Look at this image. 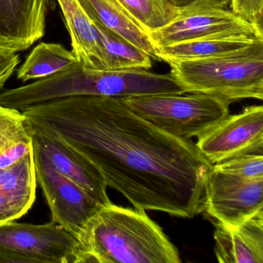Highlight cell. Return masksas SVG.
<instances>
[{
  "instance_id": "6da1fadb",
  "label": "cell",
  "mask_w": 263,
  "mask_h": 263,
  "mask_svg": "<svg viewBox=\"0 0 263 263\" xmlns=\"http://www.w3.org/2000/svg\"><path fill=\"white\" fill-rule=\"evenodd\" d=\"M22 113L30 124L58 135L91 161L107 187L135 209L185 218L201 212L213 164L191 140L143 119L122 98L68 97Z\"/></svg>"
},
{
  "instance_id": "7a4b0ae2",
  "label": "cell",
  "mask_w": 263,
  "mask_h": 263,
  "mask_svg": "<svg viewBox=\"0 0 263 263\" xmlns=\"http://www.w3.org/2000/svg\"><path fill=\"white\" fill-rule=\"evenodd\" d=\"M78 239L86 262L179 263V252L145 211L110 203L87 221Z\"/></svg>"
},
{
  "instance_id": "3957f363",
  "label": "cell",
  "mask_w": 263,
  "mask_h": 263,
  "mask_svg": "<svg viewBox=\"0 0 263 263\" xmlns=\"http://www.w3.org/2000/svg\"><path fill=\"white\" fill-rule=\"evenodd\" d=\"M185 93L229 102L263 99V39L232 53L196 60H164Z\"/></svg>"
},
{
  "instance_id": "277c9868",
  "label": "cell",
  "mask_w": 263,
  "mask_h": 263,
  "mask_svg": "<svg viewBox=\"0 0 263 263\" xmlns=\"http://www.w3.org/2000/svg\"><path fill=\"white\" fill-rule=\"evenodd\" d=\"M150 95L122 98L138 116L177 138H198L229 115L232 103L200 93Z\"/></svg>"
},
{
  "instance_id": "5b68a950",
  "label": "cell",
  "mask_w": 263,
  "mask_h": 263,
  "mask_svg": "<svg viewBox=\"0 0 263 263\" xmlns=\"http://www.w3.org/2000/svg\"><path fill=\"white\" fill-rule=\"evenodd\" d=\"M51 90L57 98L73 96L124 98L185 93L171 73L161 74L145 69L89 68L77 61L52 77Z\"/></svg>"
},
{
  "instance_id": "8992f818",
  "label": "cell",
  "mask_w": 263,
  "mask_h": 263,
  "mask_svg": "<svg viewBox=\"0 0 263 263\" xmlns=\"http://www.w3.org/2000/svg\"><path fill=\"white\" fill-rule=\"evenodd\" d=\"M85 263L76 235L54 221L0 224V263Z\"/></svg>"
},
{
  "instance_id": "52a82bcc",
  "label": "cell",
  "mask_w": 263,
  "mask_h": 263,
  "mask_svg": "<svg viewBox=\"0 0 263 263\" xmlns=\"http://www.w3.org/2000/svg\"><path fill=\"white\" fill-rule=\"evenodd\" d=\"M201 209L215 224L240 226L263 214V178H238L213 167L204 184Z\"/></svg>"
},
{
  "instance_id": "ba28073f",
  "label": "cell",
  "mask_w": 263,
  "mask_h": 263,
  "mask_svg": "<svg viewBox=\"0 0 263 263\" xmlns=\"http://www.w3.org/2000/svg\"><path fill=\"white\" fill-rule=\"evenodd\" d=\"M33 150L36 182L47 200L52 221L78 237L102 205L55 169L46 154L33 144Z\"/></svg>"
},
{
  "instance_id": "9c48e42d",
  "label": "cell",
  "mask_w": 263,
  "mask_h": 263,
  "mask_svg": "<svg viewBox=\"0 0 263 263\" xmlns=\"http://www.w3.org/2000/svg\"><path fill=\"white\" fill-rule=\"evenodd\" d=\"M147 34L157 50L164 46L213 36L263 38L261 26L248 22L230 10L220 7L181 10L170 24Z\"/></svg>"
},
{
  "instance_id": "30bf717a",
  "label": "cell",
  "mask_w": 263,
  "mask_h": 263,
  "mask_svg": "<svg viewBox=\"0 0 263 263\" xmlns=\"http://www.w3.org/2000/svg\"><path fill=\"white\" fill-rule=\"evenodd\" d=\"M196 147L212 164L246 154L263 152V107L249 106L229 115L198 137Z\"/></svg>"
},
{
  "instance_id": "8fae6325",
  "label": "cell",
  "mask_w": 263,
  "mask_h": 263,
  "mask_svg": "<svg viewBox=\"0 0 263 263\" xmlns=\"http://www.w3.org/2000/svg\"><path fill=\"white\" fill-rule=\"evenodd\" d=\"M30 125L33 144L46 154L55 169L85 191L98 204L105 206L111 203L105 180L91 161L55 134Z\"/></svg>"
},
{
  "instance_id": "7c38bea8",
  "label": "cell",
  "mask_w": 263,
  "mask_h": 263,
  "mask_svg": "<svg viewBox=\"0 0 263 263\" xmlns=\"http://www.w3.org/2000/svg\"><path fill=\"white\" fill-rule=\"evenodd\" d=\"M50 0H0V45L16 52L45 34Z\"/></svg>"
},
{
  "instance_id": "4fadbf2b",
  "label": "cell",
  "mask_w": 263,
  "mask_h": 263,
  "mask_svg": "<svg viewBox=\"0 0 263 263\" xmlns=\"http://www.w3.org/2000/svg\"><path fill=\"white\" fill-rule=\"evenodd\" d=\"M215 256L221 263H263V214L232 229L215 224Z\"/></svg>"
},
{
  "instance_id": "5bb4252c",
  "label": "cell",
  "mask_w": 263,
  "mask_h": 263,
  "mask_svg": "<svg viewBox=\"0 0 263 263\" xmlns=\"http://www.w3.org/2000/svg\"><path fill=\"white\" fill-rule=\"evenodd\" d=\"M92 22L123 38L158 61L157 48L147 31L129 14L118 0H78Z\"/></svg>"
},
{
  "instance_id": "9a60e30c",
  "label": "cell",
  "mask_w": 263,
  "mask_h": 263,
  "mask_svg": "<svg viewBox=\"0 0 263 263\" xmlns=\"http://www.w3.org/2000/svg\"><path fill=\"white\" fill-rule=\"evenodd\" d=\"M64 15L77 62L89 68L104 69L98 31L78 0H57Z\"/></svg>"
},
{
  "instance_id": "2e32d148",
  "label": "cell",
  "mask_w": 263,
  "mask_h": 263,
  "mask_svg": "<svg viewBox=\"0 0 263 263\" xmlns=\"http://www.w3.org/2000/svg\"><path fill=\"white\" fill-rule=\"evenodd\" d=\"M33 152V132L21 110L0 105V169Z\"/></svg>"
},
{
  "instance_id": "e0dca14e",
  "label": "cell",
  "mask_w": 263,
  "mask_h": 263,
  "mask_svg": "<svg viewBox=\"0 0 263 263\" xmlns=\"http://www.w3.org/2000/svg\"><path fill=\"white\" fill-rule=\"evenodd\" d=\"M261 39L263 38L234 36L192 40L159 47L157 51V58L158 61L204 59L246 48Z\"/></svg>"
},
{
  "instance_id": "ac0fdd59",
  "label": "cell",
  "mask_w": 263,
  "mask_h": 263,
  "mask_svg": "<svg viewBox=\"0 0 263 263\" xmlns=\"http://www.w3.org/2000/svg\"><path fill=\"white\" fill-rule=\"evenodd\" d=\"M76 61L73 52L64 46L41 43L20 67L17 78L24 82L42 79L67 68Z\"/></svg>"
},
{
  "instance_id": "d6986e66",
  "label": "cell",
  "mask_w": 263,
  "mask_h": 263,
  "mask_svg": "<svg viewBox=\"0 0 263 263\" xmlns=\"http://www.w3.org/2000/svg\"><path fill=\"white\" fill-rule=\"evenodd\" d=\"M95 24L102 50L104 69L152 68V58L125 40Z\"/></svg>"
},
{
  "instance_id": "ffe728a7",
  "label": "cell",
  "mask_w": 263,
  "mask_h": 263,
  "mask_svg": "<svg viewBox=\"0 0 263 263\" xmlns=\"http://www.w3.org/2000/svg\"><path fill=\"white\" fill-rule=\"evenodd\" d=\"M129 14L147 31L165 27L181 10L171 0H118Z\"/></svg>"
},
{
  "instance_id": "44dd1931",
  "label": "cell",
  "mask_w": 263,
  "mask_h": 263,
  "mask_svg": "<svg viewBox=\"0 0 263 263\" xmlns=\"http://www.w3.org/2000/svg\"><path fill=\"white\" fill-rule=\"evenodd\" d=\"M213 167L238 178H263V155L261 154L239 155L214 164Z\"/></svg>"
},
{
  "instance_id": "7402d4cb",
  "label": "cell",
  "mask_w": 263,
  "mask_h": 263,
  "mask_svg": "<svg viewBox=\"0 0 263 263\" xmlns=\"http://www.w3.org/2000/svg\"><path fill=\"white\" fill-rule=\"evenodd\" d=\"M229 5L237 16L262 27L263 0H229Z\"/></svg>"
},
{
  "instance_id": "603a6c76",
  "label": "cell",
  "mask_w": 263,
  "mask_h": 263,
  "mask_svg": "<svg viewBox=\"0 0 263 263\" xmlns=\"http://www.w3.org/2000/svg\"><path fill=\"white\" fill-rule=\"evenodd\" d=\"M21 63L18 52L0 45V90L11 78Z\"/></svg>"
},
{
  "instance_id": "cb8c5ba5",
  "label": "cell",
  "mask_w": 263,
  "mask_h": 263,
  "mask_svg": "<svg viewBox=\"0 0 263 263\" xmlns=\"http://www.w3.org/2000/svg\"><path fill=\"white\" fill-rule=\"evenodd\" d=\"M180 10L195 7H220L226 8L229 0H171Z\"/></svg>"
}]
</instances>
